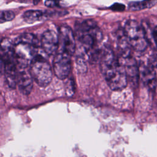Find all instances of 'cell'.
Wrapping results in <instances>:
<instances>
[{"label": "cell", "mask_w": 157, "mask_h": 157, "mask_svg": "<svg viewBox=\"0 0 157 157\" xmlns=\"http://www.w3.org/2000/svg\"><path fill=\"white\" fill-rule=\"evenodd\" d=\"M45 5L48 7H60L61 2L60 0H46Z\"/></svg>", "instance_id": "18"}, {"label": "cell", "mask_w": 157, "mask_h": 157, "mask_svg": "<svg viewBox=\"0 0 157 157\" xmlns=\"http://www.w3.org/2000/svg\"><path fill=\"white\" fill-rule=\"evenodd\" d=\"M153 38L155 40V43L157 47V26L155 28L153 31Z\"/></svg>", "instance_id": "21"}, {"label": "cell", "mask_w": 157, "mask_h": 157, "mask_svg": "<svg viewBox=\"0 0 157 157\" xmlns=\"http://www.w3.org/2000/svg\"><path fill=\"white\" fill-rule=\"evenodd\" d=\"M117 50L120 57L123 59L127 58L131 56V45L125 35L123 29L117 34Z\"/></svg>", "instance_id": "12"}, {"label": "cell", "mask_w": 157, "mask_h": 157, "mask_svg": "<svg viewBox=\"0 0 157 157\" xmlns=\"http://www.w3.org/2000/svg\"><path fill=\"white\" fill-rule=\"evenodd\" d=\"M15 18V14L10 10H2L0 14V21L1 23L9 21Z\"/></svg>", "instance_id": "16"}, {"label": "cell", "mask_w": 157, "mask_h": 157, "mask_svg": "<svg viewBox=\"0 0 157 157\" xmlns=\"http://www.w3.org/2000/svg\"><path fill=\"white\" fill-rule=\"evenodd\" d=\"M40 44L42 49L48 55H53L59 48L58 35L52 30H47L43 33Z\"/></svg>", "instance_id": "8"}, {"label": "cell", "mask_w": 157, "mask_h": 157, "mask_svg": "<svg viewBox=\"0 0 157 157\" xmlns=\"http://www.w3.org/2000/svg\"><path fill=\"white\" fill-rule=\"evenodd\" d=\"M39 41L35 35L23 33L14 42V52L19 70L25 69L37 55Z\"/></svg>", "instance_id": "2"}, {"label": "cell", "mask_w": 157, "mask_h": 157, "mask_svg": "<svg viewBox=\"0 0 157 157\" xmlns=\"http://www.w3.org/2000/svg\"><path fill=\"white\" fill-rule=\"evenodd\" d=\"M46 17L45 12L39 10H29L24 12L23 18L27 23H33Z\"/></svg>", "instance_id": "13"}, {"label": "cell", "mask_w": 157, "mask_h": 157, "mask_svg": "<svg viewBox=\"0 0 157 157\" xmlns=\"http://www.w3.org/2000/svg\"><path fill=\"white\" fill-rule=\"evenodd\" d=\"M71 55L63 51L57 53L53 61V68L55 75L59 79L67 78L71 69Z\"/></svg>", "instance_id": "6"}, {"label": "cell", "mask_w": 157, "mask_h": 157, "mask_svg": "<svg viewBox=\"0 0 157 157\" xmlns=\"http://www.w3.org/2000/svg\"><path fill=\"white\" fill-rule=\"evenodd\" d=\"M99 62L101 72L110 88L114 91L124 89L128 81L124 66L110 47L101 50Z\"/></svg>", "instance_id": "1"}, {"label": "cell", "mask_w": 157, "mask_h": 157, "mask_svg": "<svg viewBox=\"0 0 157 157\" xmlns=\"http://www.w3.org/2000/svg\"><path fill=\"white\" fill-rule=\"evenodd\" d=\"M123 59L124 61V64L122 63L126 70L128 80H129L132 84L136 85L138 82L140 76L139 67L137 66L135 59L131 56Z\"/></svg>", "instance_id": "11"}, {"label": "cell", "mask_w": 157, "mask_h": 157, "mask_svg": "<svg viewBox=\"0 0 157 157\" xmlns=\"http://www.w3.org/2000/svg\"><path fill=\"white\" fill-rule=\"evenodd\" d=\"M22 3H26V4H37L40 0H20Z\"/></svg>", "instance_id": "20"}, {"label": "cell", "mask_w": 157, "mask_h": 157, "mask_svg": "<svg viewBox=\"0 0 157 157\" xmlns=\"http://www.w3.org/2000/svg\"><path fill=\"white\" fill-rule=\"evenodd\" d=\"M123 31L132 48L138 52L146 50L148 41L142 25H140L136 20H129L126 22Z\"/></svg>", "instance_id": "5"}, {"label": "cell", "mask_w": 157, "mask_h": 157, "mask_svg": "<svg viewBox=\"0 0 157 157\" xmlns=\"http://www.w3.org/2000/svg\"><path fill=\"white\" fill-rule=\"evenodd\" d=\"M85 54H87L86 53H84L83 54L77 55L76 58V66L78 72L81 73L86 72L87 71V65L86 62V59L85 57Z\"/></svg>", "instance_id": "15"}, {"label": "cell", "mask_w": 157, "mask_h": 157, "mask_svg": "<svg viewBox=\"0 0 157 157\" xmlns=\"http://www.w3.org/2000/svg\"><path fill=\"white\" fill-rule=\"evenodd\" d=\"M110 9H112L113 11H117V12H122L125 9V6L123 4L121 3H115L113 5L110 6Z\"/></svg>", "instance_id": "19"}, {"label": "cell", "mask_w": 157, "mask_h": 157, "mask_svg": "<svg viewBox=\"0 0 157 157\" xmlns=\"http://www.w3.org/2000/svg\"><path fill=\"white\" fill-rule=\"evenodd\" d=\"M140 77L144 83L151 90L155 89L157 84L156 72L150 63L148 64H141L139 66Z\"/></svg>", "instance_id": "9"}, {"label": "cell", "mask_w": 157, "mask_h": 157, "mask_svg": "<svg viewBox=\"0 0 157 157\" xmlns=\"http://www.w3.org/2000/svg\"><path fill=\"white\" fill-rule=\"evenodd\" d=\"M75 29L78 40L86 53L95 48L102 38L101 31L93 20L76 22Z\"/></svg>", "instance_id": "3"}, {"label": "cell", "mask_w": 157, "mask_h": 157, "mask_svg": "<svg viewBox=\"0 0 157 157\" xmlns=\"http://www.w3.org/2000/svg\"><path fill=\"white\" fill-rule=\"evenodd\" d=\"M29 72L35 82L41 87H45L51 82L53 73L48 61L37 55L29 64Z\"/></svg>", "instance_id": "4"}, {"label": "cell", "mask_w": 157, "mask_h": 157, "mask_svg": "<svg viewBox=\"0 0 157 157\" xmlns=\"http://www.w3.org/2000/svg\"><path fill=\"white\" fill-rule=\"evenodd\" d=\"M33 78L29 72L25 69L19 70L17 86L20 91L25 94L28 95L33 88Z\"/></svg>", "instance_id": "10"}, {"label": "cell", "mask_w": 157, "mask_h": 157, "mask_svg": "<svg viewBox=\"0 0 157 157\" xmlns=\"http://www.w3.org/2000/svg\"><path fill=\"white\" fill-rule=\"evenodd\" d=\"M157 2V0H142L139 1L131 2L128 7L130 10L137 11L140 10L145 9L151 8L153 7Z\"/></svg>", "instance_id": "14"}, {"label": "cell", "mask_w": 157, "mask_h": 157, "mask_svg": "<svg viewBox=\"0 0 157 157\" xmlns=\"http://www.w3.org/2000/svg\"><path fill=\"white\" fill-rule=\"evenodd\" d=\"M60 50L72 56L75 51V40L72 29L67 25H61L58 29Z\"/></svg>", "instance_id": "7"}, {"label": "cell", "mask_w": 157, "mask_h": 157, "mask_svg": "<svg viewBox=\"0 0 157 157\" xmlns=\"http://www.w3.org/2000/svg\"><path fill=\"white\" fill-rule=\"evenodd\" d=\"M66 92L68 96H71L74 93V82L72 80L69 79L66 83Z\"/></svg>", "instance_id": "17"}]
</instances>
